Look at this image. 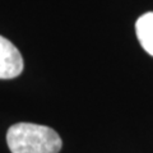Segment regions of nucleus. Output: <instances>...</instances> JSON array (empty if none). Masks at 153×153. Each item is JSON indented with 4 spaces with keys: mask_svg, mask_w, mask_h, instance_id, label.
Wrapping results in <instances>:
<instances>
[{
    "mask_svg": "<svg viewBox=\"0 0 153 153\" xmlns=\"http://www.w3.org/2000/svg\"><path fill=\"white\" fill-rule=\"evenodd\" d=\"M7 143L12 153H59L61 139L54 129L32 123H18L9 128Z\"/></svg>",
    "mask_w": 153,
    "mask_h": 153,
    "instance_id": "1",
    "label": "nucleus"
},
{
    "mask_svg": "<svg viewBox=\"0 0 153 153\" xmlns=\"http://www.w3.org/2000/svg\"><path fill=\"white\" fill-rule=\"evenodd\" d=\"M23 70L21 52L8 38L0 36V79L16 78Z\"/></svg>",
    "mask_w": 153,
    "mask_h": 153,
    "instance_id": "2",
    "label": "nucleus"
},
{
    "mask_svg": "<svg viewBox=\"0 0 153 153\" xmlns=\"http://www.w3.org/2000/svg\"><path fill=\"white\" fill-rule=\"evenodd\" d=\"M135 32L142 47L153 56V12H148L138 18Z\"/></svg>",
    "mask_w": 153,
    "mask_h": 153,
    "instance_id": "3",
    "label": "nucleus"
}]
</instances>
